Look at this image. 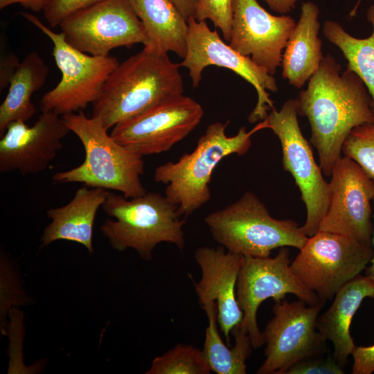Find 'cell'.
I'll return each instance as SVG.
<instances>
[{
    "instance_id": "cell-36",
    "label": "cell",
    "mask_w": 374,
    "mask_h": 374,
    "mask_svg": "<svg viewBox=\"0 0 374 374\" xmlns=\"http://www.w3.org/2000/svg\"><path fill=\"white\" fill-rule=\"evenodd\" d=\"M274 12L279 14H286L296 6L299 0H263Z\"/></svg>"
},
{
    "instance_id": "cell-17",
    "label": "cell",
    "mask_w": 374,
    "mask_h": 374,
    "mask_svg": "<svg viewBox=\"0 0 374 374\" xmlns=\"http://www.w3.org/2000/svg\"><path fill=\"white\" fill-rule=\"evenodd\" d=\"M22 121L8 125L0 141V172L17 171L23 175L46 170L62 148L70 131L62 116L42 111L28 126Z\"/></svg>"
},
{
    "instance_id": "cell-21",
    "label": "cell",
    "mask_w": 374,
    "mask_h": 374,
    "mask_svg": "<svg viewBox=\"0 0 374 374\" xmlns=\"http://www.w3.org/2000/svg\"><path fill=\"white\" fill-rule=\"evenodd\" d=\"M319 10L311 1L303 3L283 53L282 76L289 83L301 88L319 67L323 58L322 42L319 37Z\"/></svg>"
},
{
    "instance_id": "cell-10",
    "label": "cell",
    "mask_w": 374,
    "mask_h": 374,
    "mask_svg": "<svg viewBox=\"0 0 374 374\" xmlns=\"http://www.w3.org/2000/svg\"><path fill=\"white\" fill-rule=\"evenodd\" d=\"M291 262L287 247L280 248L274 258L244 256L236 296L243 312L240 325L250 337L254 349L264 344L256 318L258 308L264 301L269 299L274 302L282 301L291 294L310 305L322 303L297 278L291 268Z\"/></svg>"
},
{
    "instance_id": "cell-9",
    "label": "cell",
    "mask_w": 374,
    "mask_h": 374,
    "mask_svg": "<svg viewBox=\"0 0 374 374\" xmlns=\"http://www.w3.org/2000/svg\"><path fill=\"white\" fill-rule=\"evenodd\" d=\"M296 99H289L280 110L273 108L261 121L278 138L282 149V163L298 186L304 202L307 217L301 226L308 236L319 230L329 205V184L314 160L312 148L303 135L298 121Z\"/></svg>"
},
{
    "instance_id": "cell-6",
    "label": "cell",
    "mask_w": 374,
    "mask_h": 374,
    "mask_svg": "<svg viewBox=\"0 0 374 374\" xmlns=\"http://www.w3.org/2000/svg\"><path fill=\"white\" fill-rule=\"evenodd\" d=\"M204 222L215 240L228 251L243 256L267 257L283 247L301 249L308 239L294 221L273 217L251 191L208 214Z\"/></svg>"
},
{
    "instance_id": "cell-37",
    "label": "cell",
    "mask_w": 374,
    "mask_h": 374,
    "mask_svg": "<svg viewBox=\"0 0 374 374\" xmlns=\"http://www.w3.org/2000/svg\"><path fill=\"white\" fill-rule=\"evenodd\" d=\"M373 204H374V197H373ZM374 217V215H373ZM372 245L373 249V253L372 258L366 269V275L374 280V223H373V238H372Z\"/></svg>"
},
{
    "instance_id": "cell-22",
    "label": "cell",
    "mask_w": 374,
    "mask_h": 374,
    "mask_svg": "<svg viewBox=\"0 0 374 374\" xmlns=\"http://www.w3.org/2000/svg\"><path fill=\"white\" fill-rule=\"evenodd\" d=\"M145 33L143 50L181 58L187 47L188 21L170 0H128Z\"/></svg>"
},
{
    "instance_id": "cell-16",
    "label": "cell",
    "mask_w": 374,
    "mask_h": 374,
    "mask_svg": "<svg viewBox=\"0 0 374 374\" xmlns=\"http://www.w3.org/2000/svg\"><path fill=\"white\" fill-rule=\"evenodd\" d=\"M296 25L289 15H273L256 0H233L229 44L274 75Z\"/></svg>"
},
{
    "instance_id": "cell-26",
    "label": "cell",
    "mask_w": 374,
    "mask_h": 374,
    "mask_svg": "<svg viewBox=\"0 0 374 374\" xmlns=\"http://www.w3.org/2000/svg\"><path fill=\"white\" fill-rule=\"evenodd\" d=\"M211 368L202 351L179 344L152 361L146 374H209Z\"/></svg>"
},
{
    "instance_id": "cell-5",
    "label": "cell",
    "mask_w": 374,
    "mask_h": 374,
    "mask_svg": "<svg viewBox=\"0 0 374 374\" xmlns=\"http://www.w3.org/2000/svg\"><path fill=\"white\" fill-rule=\"evenodd\" d=\"M102 208L114 219H107L100 226L114 249H134L144 260L152 259L154 248L161 242L173 244L183 251L186 221L181 219L178 206L165 195L149 192L127 198L108 192Z\"/></svg>"
},
{
    "instance_id": "cell-20",
    "label": "cell",
    "mask_w": 374,
    "mask_h": 374,
    "mask_svg": "<svg viewBox=\"0 0 374 374\" xmlns=\"http://www.w3.org/2000/svg\"><path fill=\"white\" fill-rule=\"evenodd\" d=\"M108 192L84 186L78 189L64 206L48 209L46 215L51 222L41 236L42 244L48 246L56 240H64L80 244L93 253V224Z\"/></svg>"
},
{
    "instance_id": "cell-30",
    "label": "cell",
    "mask_w": 374,
    "mask_h": 374,
    "mask_svg": "<svg viewBox=\"0 0 374 374\" xmlns=\"http://www.w3.org/2000/svg\"><path fill=\"white\" fill-rule=\"evenodd\" d=\"M344 371L333 357H308L292 365L285 374H344Z\"/></svg>"
},
{
    "instance_id": "cell-38",
    "label": "cell",
    "mask_w": 374,
    "mask_h": 374,
    "mask_svg": "<svg viewBox=\"0 0 374 374\" xmlns=\"http://www.w3.org/2000/svg\"><path fill=\"white\" fill-rule=\"evenodd\" d=\"M361 1H362V0H358L357 3L356 4V6H355V8L353 9V10H352L351 12H350V15H351V16H354V15H355L356 10H357V7L359 6V5Z\"/></svg>"
},
{
    "instance_id": "cell-24",
    "label": "cell",
    "mask_w": 374,
    "mask_h": 374,
    "mask_svg": "<svg viewBox=\"0 0 374 374\" xmlns=\"http://www.w3.org/2000/svg\"><path fill=\"white\" fill-rule=\"evenodd\" d=\"M202 307L208 321L202 351L211 371L217 374L247 373L246 361L253 348L249 335L240 323L236 326L231 331L235 344L231 348H228L221 339L217 326L216 302L211 301Z\"/></svg>"
},
{
    "instance_id": "cell-35",
    "label": "cell",
    "mask_w": 374,
    "mask_h": 374,
    "mask_svg": "<svg viewBox=\"0 0 374 374\" xmlns=\"http://www.w3.org/2000/svg\"><path fill=\"white\" fill-rule=\"evenodd\" d=\"M188 21L195 18L198 0H170Z\"/></svg>"
},
{
    "instance_id": "cell-12",
    "label": "cell",
    "mask_w": 374,
    "mask_h": 374,
    "mask_svg": "<svg viewBox=\"0 0 374 374\" xmlns=\"http://www.w3.org/2000/svg\"><path fill=\"white\" fill-rule=\"evenodd\" d=\"M186 53L180 66L188 69L193 87L199 86L202 72L208 66L228 69L249 82L256 89L258 100L248 117L251 123L264 120L268 111L274 108L268 91H278L274 75L256 64L249 56H244L226 44L216 30H212L205 21L188 19Z\"/></svg>"
},
{
    "instance_id": "cell-4",
    "label": "cell",
    "mask_w": 374,
    "mask_h": 374,
    "mask_svg": "<svg viewBox=\"0 0 374 374\" xmlns=\"http://www.w3.org/2000/svg\"><path fill=\"white\" fill-rule=\"evenodd\" d=\"M227 125L228 122L211 123L191 152L155 168V182L166 185L165 195L178 206L179 216L188 217L210 200L209 184L217 165L227 156L246 154L251 136L262 130L260 122L249 132L241 127L235 135L229 136L226 134Z\"/></svg>"
},
{
    "instance_id": "cell-19",
    "label": "cell",
    "mask_w": 374,
    "mask_h": 374,
    "mask_svg": "<svg viewBox=\"0 0 374 374\" xmlns=\"http://www.w3.org/2000/svg\"><path fill=\"white\" fill-rule=\"evenodd\" d=\"M366 297L374 299V280L359 274L342 286L330 306L317 320V328L333 345V357L343 367L356 346L350 327L357 310Z\"/></svg>"
},
{
    "instance_id": "cell-31",
    "label": "cell",
    "mask_w": 374,
    "mask_h": 374,
    "mask_svg": "<svg viewBox=\"0 0 374 374\" xmlns=\"http://www.w3.org/2000/svg\"><path fill=\"white\" fill-rule=\"evenodd\" d=\"M104 0H50L44 15L48 23L55 28L72 14Z\"/></svg>"
},
{
    "instance_id": "cell-32",
    "label": "cell",
    "mask_w": 374,
    "mask_h": 374,
    "mask_svg": "<svg viewBox=\"0 0 374 374\" xmlns=\"http://www.w3.org/2000/svg\"><path fill=\"white\" fill-rule=\"evenodd\" d=\"M352 355L353 374H371L374 372V345L356 346Z\"/></svg>"
},
{
    "instance_id": "cell-33",
    "label": "cell",
    "mask_w": 374,
    "mask_h": 374,
    "mask_svg": "<svg viewBox=\"0 0 374 374\" xmlns=\"http://www.w3.org/2000/svg\"><path fill=\"white\" fill-rule=\"evenodd\" d=\"M20 62L12 52L1 54L0 59V90L9 86L10 79L17 71Z\"/></svg>"
},
{
    "instance_id": "cell-11",
    "label": "cell",
    "mask_w": 374,
    "mask_h": 374,
    "mask_svg": "<svg viewBox=\"0 0 374 374\" xmlns=\"http://www.w3.org/2000/svg\"><path fill=\"white\" fill-rule=\"evenodd\" d=\"M323 305H310L301 300L275 302L274 317L262 332L265 359L256 373L285 374L303 359L323 355L326 340L317 328V320Z\"/></svg>"
},
{
    "instance_id": "cell-25",
    "label": "cell",
    "mask_w": 374,
    "mask_h": 374,
    "mask_svg": "<svg viewBox=\"0 0 374 374\" xmlns=\"http://www.w3.org/2000/svg\"><path fill=\"white\" fill-rule=\"evenodd\" d=\"M367 19L373 26L370 36L357 38L336 21L327 20L323 24L324 36L337 46L347 60V69L362 80L372 100L374 111V5L367 11Z\"/></svg>"
},
{
    "instance_id": "cell-34",
    "label": "cell",
    "mask_w": 374,
    "mask_h": 374,
    "mask_svg": "<svg viewBox=\"0 0 374 374\" xmlns=\"http://www.w3.org/2000/svg\"><path fill=\"white\" fill-rule=\"evenodd\" d=\"M50 0H0V8L18 3L35 12L44 10Z\"/></svg>"
},
{
    "instance_id": "cell-23",
    "label": "cell",
    "mask_w": 374,
    "mask_h": 374,
    "mask_svg": "<svg viewBox=\"0 0 374 374\" xmlns=\"http://www.w3.org/2000/svg\"><path fill=\"white\" fill-rule=\"evenodd\" d=\"M49 69L36 51L29 53L20 62L10 79L8 93L0 106V136L14 121H28L35 112L33 94L46 82Z\"/></svg>"
},
{
    "instance_id": "cell-29",
    "label": "cell",
    "mask_w": 374,
    "mask_h": 374,
    "mask_svg": "<svg viewBox=\"0 0 374 374\" xmlns=\"http://www.w3.org/2000/svg\"><path fill=\"white\" fill-rule=\"evenodd\" d=\"M195 19L199 21L211 20L229 42L233 20V0H198Z\"/></svg>"
},
{
    "instance_id": "cell-27",
    "label": "cell",
    "mask_w": 374,
    "mask_h": 374,
    "mask_svg": "<svg viewBox=\"0 0 374 374\" xmlns=\"http://www.w3.org/2000/svg\"><path fill=\"white\" fill-rule=\"evenodd\" d=\"M1 331L6 332V314L10 310L30 302V297L24 290L19 273L10 260L1 254Z\"/></svg>"
},
{
    "instance_id": "cell-1",
    "label": "cell",
    "mask_w": 374,
    "mask_h": 374,
    "mask_svg": "<svg viewBox=\"0 0 374 374\" xmlns=\"http://www.w3.org/2000/svg\"><path fill=\"white\" fill-rule=\"evenodd\" d=\"M341 66L330 55L323 57L300 92L298 114L305 116L311 129V143L316 148L323 173L330 177L342 157V146L355 127L374 123V111L369 93L358 75Z\"/></svg>"
},
{
    "instance_id": "cell-8",
    "label": "cell",
    "mask_w": 374,
    "mask_h": 374,
    "mask_svg": "<svg viewBox=\"0 0 374 374\" xmlns=\"http://www.w3.org/2000/svg\"><path fill=\"white\" fill-rule=\"evenodd\" d=\"M291 268L301 282L325 303L366 269L373 246L351 238L319 231L308 237Z\"/></svg>"
},
{
    "instance_id": "cell-3",
    "label": "cell",
    "mask_w": 374,
    "mask_h": 374,
    "mask_svg": "<svg viewBox=\"0 0 374 374\" xmlns=\"http://www.w3.org/2000/svg\"><path fill=\"white\" fill-rule=\"evenodd\" d=\"M62 116L82 143L85 157L78 166L54 174L53 182L82 183L90 188L115 190L127 198L147 193L141 179L143 156L116 141L97 117H87L82 111Z\"/></svg>"
},
{
    "instance_id": "cell-13",
    "label": "cell",
    "mask_w": 374,
    "mask_h": 374,
    "mask_svg": "<svg viewBox=\"0 0 374 374\" xmlns=\"http://www.w3.org/2000/svg\"><path fill=\"white\" fill-rule=\"evenodd\" d=\"M66 41L92 55H108L114 48L144 44L143 26L128 0H104L82 9L59 26Z\"/></svg>"
},
{
    "instance_id": "cell-28",
    "label": "cell",
    "mask_w": 374,
    "mask_h": 374,
    "mask_svg": "<svg viewBox=\"0 0 374 374\" xmlns=\"http://www.w3.org/2000/svg\"><path fill=\"white\" fill-rule=\"evenodd\" d=\"M342 153L355 161L374 181V123L354 128L343 144Z\"/></svg>"
},
{
    "instance_id": "cell-15",
    "label": "cell",
    "mask_w": 374,
    "mask_h": 374,
    "mask_svg": "<svg viewBox=\"0 0 374 374\" xmlns=\"http://www.w3.org/2000/svg\"><path fill=\"white\" fill-rule=\"evenodd\" d=\"M330 177L329 205L319 231L343 235L373 246L374 181L346 156L337 161Z\"/></svg>"
},
{
    "instance_id": "cell-18",
    "label": "cell",
    "mask_w": 374,
    "mask_h": 374,
    "mask_svg": "<svg viewBox=\"0 0 374 374\" xmlns=\"http://www.w3.org/2000/svg\"><path fill=\"white\" fill-rule=\"evenodd\" d=\"M195 258L202 273L199 281L194 284L199 303L216 302L217 322L229 345L230 333L243 319L236 286L244 256L222 246L203 247L197 249Z\"/></svg>"
},
{
    "instance_id": "cell-14",
    "label": "cell",
    "mask_w": 374,
    "mask_h": 374,
    "mask_svg": "<svg viewBox=\"0 0 374 374\" xmlns=\"http://www.w3.org/2000/svg\"><path fill=\"white\" fill-rule=\"evenodd\" d=\"M203 116L200 104L181 94L116 125L110 135L143 157L160 154L186 138Z\"/></svg>"
},
{
    "instance_id": "cell-2",
    "label": "cell",
    "mask_w": 374,
    "mask_h": 374,
    "mask_svg": "<svg viewBox=\"0 0 374 374\" xmlns=\"http://www.w3.org/2000/svg\"><path fill=\"white\" fill-rule=\"evenodd\" d=\"M179 64L168 54L143 49L130 57L111 73L91 116L109 130L171 98L183 94Z\"/></svg>"
},
{
    "instance_id": "cell-7",
    "label": "cell",
    "mask_w": 374,
    "mask_h": 374,
    "mask_svg": "<svg viewBox=\"0 0 374 374\" xmlns=\"http://www.w3.org/2000/svg\"><path fill=\"white\" fill-rule=\"evenodd\" d=\"M30 23L46 35L53 44V56L62 73L59 83L40 100L42 111L60 116L82 111L100 97L111 73L119 62L116 57L92 55L70 45L62 33H55L34 15L21 12Z\"/></svg>"
}]
</instances>
